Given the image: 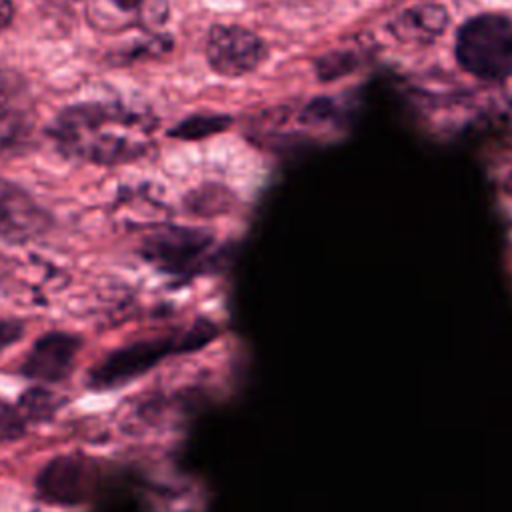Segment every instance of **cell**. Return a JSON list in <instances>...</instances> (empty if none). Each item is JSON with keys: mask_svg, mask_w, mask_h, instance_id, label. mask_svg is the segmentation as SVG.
Here are the masks:
<instances>
[{"mask_svg": "<svg viewBox=\"0 0 512 512\" xmlns=\"http://www.w3.org/2000/svg\"><path fill=\"white\" fill-rule=\"evenodd\" d=\"M156 116L140 106L108 100H88L62 108L46 134L66 158L114 166L150 154Z\"/></svg>", "mask_w": 512, "mask_h": 512, "instance_id": "1", "label": "cell"}, {"mask_svg": "<svg viewBox=\"0 0 512 512\" xmlns=\"http://www.w3.org/2000/svg\"><path fill=\"white\" fill-rule=\"evenodd\" d=\"M214 336L216 326L208 320H198L194 326L180 334H166L126 344L94 364L88 372L86 384L94 390H112L124 386L130 380L146 374L164 358L198 350L206 346V342H210Z\"/></svg>", "mask_w": 512, "mask_h": 512, "instance_id": "2", "label": "cell"}, {"mask_svg": "<svg viewBox=\"0 0 512 512\" xmlns=\"http://www.w3.org/2000/svg\"><path fill=\"white\" fill-rule=\"evenodd\" d=\"M454 56L464 72L482 82L512 78V16L482 12L460 24Z\"/></svg>", "mask_w": 512, "mask_h": 512, "instance_id": "3", "label": "cell"}, {"mask_svg": "<svg viewBox=\"0 0 512 512\" xmlns=\"http://www.w3.org/2000/svg\"><path fill=\"white\" fill-rule=\"evenodd\" d=\"M216 238L202 228L164 226L148 234L140 244V254L152 266L174 276H192L212 262Z\"/></svg>", "mask_w": 512, "mask_h": 512, "instance_id": "4", "label": "cell"}, {"mask_svg": "<svg viewBox=\"0 0 512 512\" xmlns=\"http://www.w3.org/2000/svg\"><path fill=\"white\" fill-rule=\"evenodd\" d=\"M98 484L96 464L82 454L54 456L36 476V492L44 502L74 506L86 502Z\"/></svg>", "mask_w": 512, "mask_h": 512, "instance_id": "5", "label": "cell"}, {"mask_svg": "<svg viewBox=\"0 0 512 512\" xmlns=\"http://www.w3.org/2000/svg\"><path fill=\"white\" fill-rule=\"evenodd\" d=\"M264 40L238 24H216L206 40V60L210 68L226 78L254 72L266 58Z\"/></svg>", "mask_w": 512, "mask_h": 512, "instance_id": "6", "label": "cell"}, {"mask_svg": "<svg viewBox=\"0 0 512 512\" xmlns=\"http://www.w3.org/2000/svg\"><path fill=\"white\" fill-rule=\"evenodd\" d=\"M50 228V212L30 192L16 182L0 178V238L12 244H24L40 238Z\"/></svg>", "mask_w": 512, "mask_h": 512, "instance_id": "7", "label": "cell"}, {"mask_svg": "<svg viewBox=\"0 0 512 512\" xmlns=\"http://www.w3.org/2000/svg\"><path fill=\"white\" fill-rule=\"evenodd\" d=\"M80 346L82 340L70 332H46L24 356L20 374L50 384L62 382L72 374Z\"/></svg>", "mask_w": 512, "mask_h": 512, "instance_id": "8", "label": "cell"}, {"mask_svg": "<svg viewBox=\"0 0 512 512\" xmlns=\"http://www.w3.org/2000/svg\"><path fill=\"white\" fill-rule=\"evenodd\" d=\"M448 10L438 2H416L400 10L388 24V32L402 44L428 46L448 26Z\"/></svg>", "mask_w": 512, "mask_h": 512, "instance_id": "9", "label": "cell"}, {"mask_svg": "<svg viewBox=\"0 0 512 512\" xmlns=\"http://www.w3.org/2000/svg\"><path fill=\"white\" fill-rule=\"evenodd\" d=\"M34 124L30 116L10 104H0V158H14L32 144Z\"/></svg>", "mask_w": 512, "mask_h": 512, "instance_id": "10", "label": "cell"}, {"mask_svg": "<svg viewBox=\"0 0 512 512\" xmlns=\"http://www.w3.org/2000/svg\"><path fill=\"white\" fill-rule=\"evenodd\" d=\"M146 0H90L86 14L100 30H122L142 20Z\"/></svg>", "mask_w": 512, "mask_h": 512, "instance_id": "11", "label": "cell"}, {"mask_svg": "<svg viewBox=\"0 0 512 512\" xmlns=\"http://www.w3.org/2000/svg\"><path fill=\"white\" fill-rule=\"evenodd\" d=\"M230 124H232V118L228 114L198 112L180 120L176 126L170 128L168 134L180 140H200V138H208L212 134L224 132Z\"/></svg>", "mask_w": 512, "mask_h": 512, "instance_id": "12", "label": "cell"}, {"mask_svg": "<svg viewBox=\"0 0 512 512\" xmlns=\"http://www.w3.org/2000/svg\"><path fill=\"white\" fill-rule=\"evenodd\" d=\"M358 66H360V56L352 48L330 50V52L322 54L320 58H316V62H314L316 76L322 82H330V80L342 78V76L350 74L352 70H356Z\"/></svg>", "mask_w": 512, "mask_h": 512, "instance_id": "13", "label": "cell"}, {"mask_svg": "<svg viewBox=\"0 0 512 512\" xmlns=\"http://www.w3.org/2000/svg\"><path fill=\"white\" fill-rule=\"evenodd\" d=\"M60 398L46 388H30L20 396L18 410L26 422L48 420L60 406Z\"/></svg>", "mask_w": 512, "mask_h": 512, "instance_id": "14", "label": "cell"}, {"mask_svg": "<svg viewBox=\"0 0 512 512\" xmlns=\"http://www.w3.org/2000/svg\"><path fill=\"white\" fill-rule=\"evenodd\" d=\"M230 192L218 184H206L198 190H194L186 204L196 214H216L224 212L230 206Z\"/></svg>", "mask_w": 512, "mask_h": 512, "instance_id": "15", "label": "cell"}, {"mask_svg": "<svg viewBox=\"0 0 512 512\" xmlns=\"http://www.w3.org/2000/svg\"><path fill=\"white\" fill-rule=\"evenodd\" d=\"M24 416L20 414L18 406H8L0 400V438L14 440L24 434Z\"/></svg>", "mask_w": 512, "mask_h": 512, "instance_id": "16", "label": "cell"}, {"mask_svg": "<svg viewBox=\"0 0 512 512\" xmlns=\"http://www.w3.org/2000/svg\"><path fill=\"white\" fill-rule=\"evenodd\" d=\"M170 50V38L166 36H154L152 40H146V42H136L124 56L122 62H132V60H138L142 56H156L158 52H166Z\"/></svg>", "mask_w": 512, "mask_h": 512, "instance_id": "17", "label": "cell"}, {"mask_svg": "<svg viewBox=\"0 0 512 512\" xmlns=\"http://www.w3.org/2000/svg\"><path fill=\"white\" fill-rule=\"evenodd\" d=\"M24 334V324L18 320H0V354L16 344Z\"/></svg>", "mask_w": 512, "mask_h": 512, "instance_id": "18", "label": "cell"}, {"mask_svg": "<svg viewBox=\"0 0 512 512\" xmlns=\"http://www.w3.org/2000/svg\"><path fill=\"white\" fill-rule=\"evenodd\" d=\"M14 20V4L12 0H0V32L6 30Z\"/></svg>", "mask_w": 512, "mask_h": 512, "instance_id": "19", "label": "cell"}]
</instances>
